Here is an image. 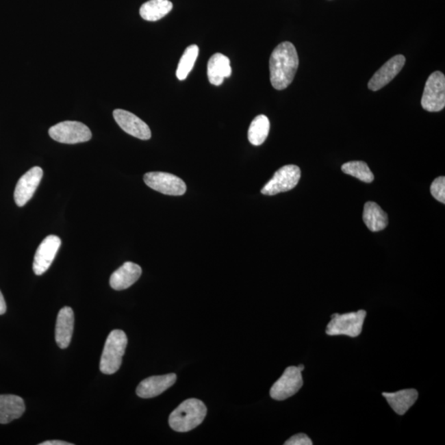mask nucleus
<instances>
[{
    "instance_id": "f257e3e1",
    "label": "nucleus",
    "mask_w": 445,
    "mask_h": 445,
    "mask_svg": "<svg viewBox=\"0 0 445 445\" xmlns=\"http://www.w3.org/2000/svg\"><path fill=\"white\" fill-rule=\"evenodd\" d=\"M296 48L289 42L275 48L270 58V79L274 88L283 90L293 82L298 67Z\"/></svg>"
},
{
    "instance_id": "f03ea898",
    "label": "nucleus",
    "mask_w": 445,
    "mask_h": 445,
    "mask_svg": "<svg viewBox=\"0 0 445 445\" xmlns=\"http://www.w3.org/2000/svg\"><path fill=\"white\" fill-rule=\"evenodd\" d=\"M207 414L203 402L196 398L184 400L169 416L168 423L173 431L188 432L203 422Z\"/></svg>"
},
{
    "instance_id": "7ed1b4c3",
    "label": "nucleus",
    "mask_w": 445,
    "mask_h": 445,
    "mask_svg": "<svg viewBox=\"0 0 445 445\" xmlns=\"http://www.w3.org/2000/svg\"><path fill=\"white\" fill-rule=\"evenodd\" d=\"M127 335L121 330H113L105 343L100 361V370L105 374H113L118 371L125 348L127 346Z\"/></svg>"
},
{
    "instance_id": "20e7f679",
    "label": "nucleus",
    "mask_w": 445,
    "mask_h": 445,
    "mask_svg": "<svg viewBox=\"0 0 445 445\" xmlns=\"http://www.w3.org/2000/svg\"><path fill=\"white\" fill-rule=\"evenodd\" d=\"M366 317L365 310L331 315V320L327 325L326 333L329 335H345L351 338L358 337L361 333Z\"/></svg>"
},
{
    "instance_id": "39448f33",
    "label": "nucleus",
    "mask_w": 445,
    "mask_h": 445,
    "mask_svg": "<svg viewBox=\"0 0 445 445\" xmlns=\"http://www.w3.org/2000/svg\"><path fill=\"white\" fill-rule=\"evenodd\" d=\"M49 135L58 142L68 144L87 142L92 139V132L86 125L72 120L53 125L49 129Z\"/></svg>"
},
{
    "instance_id": "423d86ee",
    "label": "nucleus",
    "mask_w": 445,
    "mask_h": 445,
    "mask_svg": "<svg viewBox=\"0 0 445 445\" xmlns=\"http://www.w3.org/2000/svg\"><path fill=\"white\" fill-rule=\"evenodd\" d=\"M422 106L430 112L442 111L445 107V76L435 71L429 77L422 99Z\"/></svg>"
},
{
    "instance_id": "0eeeda50",
    "label": "nucleus",
    "mask_w": 445,
    "mask_h": 445,
    "mask_svg": "<svg viewBox=\"0 0 445 445\" xmlns=\"http://www.w3.org/2000/svg\"><path fill=\"white\" fill-rule=\"evenodd\" d=\"M301 177V168L296 165H286L275 173L273 177L262 189L263 195L274 196L292 190Z\"/></svg>"
},
{
    "instance_id": "6e6552de",
    "label": "nucleus",
    "mask_w": 445,
    "mask_h": 445,
    "mask_svg": "<svg viewBox=\"0 0 445 445\" xmlns=\"http://www.w3.org/2000/svg\"><path fill=\"white\" fill-rule=\"evenodd\" d=\"M144 181L148 187L165 195L183 196L187 191L184 181L171 173H148L144 176Z\"/></svg>"
},
{
    "instance_id": "1a4fd4ad",
    "label": "nucleus",
    "mask_w": 445,
    "mask_h": 445,
    "mask_svg": "<svg viewBox=\"0 0 445 445\" xmlns=\"http://www.w3.org/2000/svg\"><path fill=\"white\" fill-rule=\"evenodd\" d=\"M301 373L298 367L287 368L284 374L270 388V396L275 400H283L297 394L303 384Z\"/></svg>"
},
{
    "instance_id": "9d476101",
    "label": "nucleus",
    "mask_w": 445,
    "mask_h": 445,
    "mask_svg": "<svg viewBox=\"0 0 445 445\" xmlns=\"http://www.w3.org/2000/svg\"><path fill=\"white\" fill-rule=\"evenodd\" d=\"M62 245V240L55 236H47L36 250L34 262V272L36 276H40L47 272L53 262Z\"/></svg>"
},
{
    "instance_id": "9b49d317",
    "label": "nucleus",
    "mask_w": 445,
    "mask_h": 445,
    "mask_svg": "<svg viewBox=\"0 0 445 445\" xmlns=\"http://www.w3.org/2000/svg\"><path fill=\"white\" fill-rule=\"evenodd\" d=\"M42 177L43 170L40 167H34L20 178L14 192V201L19 207L25 205L31 199Z\"/></svg>"
},
{
    "instance_id": "f8f14e48",
    "label": "nucleus",
    "mask_w": 445,
    "mask_h": 445,
    "mask_svg": "<svg viewBox=\"0 0 445 445\" xmlns=\"http://www.w3.org/2000/svg\"><path fill=\"white\" fill-rule=\"evenodd\" d=\"M113 117L119 127L129 135L143 140L151 138V131L149 125L133 113L123 109H116L113 112Z\"/></svg>"
},
{
    "instance_id": "ddd939ff",
    "label": "nucleus",
    "mask_w": 445,
    "mask_h": 445,
    "mask_svg": "<svg viewBox=\"0 0 445 445\" xmlns=\"http://www.w3.org/2000/svg\"><path fill=\"white\" fill-rule=\"evenodd\" d=\"M406 58L403 55L394 56L388 60L379 70L375 73L368 84V87L372 91H378L385 87L403 70Z\"/></svg>"
},
{
    "instance_id": "4468645a",
    "label": "nucleus",
    "mask_w": 445,
    "mask_h": 445,
    "mask_svg": "<svg viewBox=\"0 0 445 445\" xmlns=\"http://www.w3.org/2000/svg\"><path fill=\"white\" fill-rule=\"evenodd\" d=\"M177 381L175 374L152 376L143 380L136 388V394L142 398H152L163 394Z\"/></svg>"
},
{
    "instance_id": "2eb2a0df",
    "label": "nucleus",
    "mask_w": 445,
    "mask_h": 445,
    "mask_svg": "<svg viewBox=\"0 0 445 445\" xmlns=\"http://www.w3.org/2000/svg\"><path fill=\"white\" fill-rule=\"evenodd\" d=\"M74 325V312L70 307H63L59 312L55 326V342L62 349H66L70 346Z\"/></svg>"
},
{
    "instance_id": "dca6fc26",
    "label": "nucleus",
    "mask_w": 445,
    "mask_h": 445,
    "mask_svg": "<svg viewBox=\"0 0 445 445\" xmlns=\"http://www.w3.org/2000/svg\"><path fill=\"white\" fill-rule=\"evenodd\" d=\"M141 274H142V269L139 265L131 262H125L112 273L110 285L116 290L128 289L139 280Z\"/></svg>"
},
{
    "instance_id": "f3484780",
    "label": "nucleus",
    "mask_w": 445,
    "mask_h": 445,
    "mask_svg": "<svg viewBox=\"0 0 445 445\" xmlns=\"http://www.w3.org/2000/svg\"><path fill=\"white\" fill-rule=\"evenodd\" d=\"M232 74L230 60L227 56L216 53L210 58L207 66V75L209 83L220 86L225 78Z\"/></svg>"
},
{
    "instance_id": "a211bd4d",
    "label": "nucleus",
    "mask_w": 445,
    "mask_h": 445,
    "mask_svg": "<svg viewBox=\"0 0 445 445\" xmlns=\"http://www.w3.org/2000/svg\"><path fill=\"white\" fill-rule=\"evenodd\" d=\"M383 396L396 414L403 416L414 405L418 398V392L414 388L396 392H383Z\"/></svg>"
},
{
    "instance_id": "6ab92c4d",
    "label": "nucleus",
    "mask_w": 445,
    "mask_h": 445,
    "mask_svg": "<svg viewBox=\"0 0 445 445\" xmlns=\"http://www.w3.org/2000/svg\"><path fill=\"white\" fill-rule=\"evenodd\" d=\"M25 411L23 398L16 395H0V424H8L21 418Z\"/></svg>"
},
{
    "instance_id": "aec40b11",
    "label": "nucleus",
    "mask_w": 445,
    "mask_h": 445,
    "mask_svg": "<svg viewBox=\"0 0 445 445\" xmlns=\"http://www.w3.org/2000/svg\"><path fill=\"white\" fill-rule=\"evenodd\" d=\"M363 220L372 232L381 231L388 225L387 214L373 201L367 202L364 207Z\"/></svg>"
},
{
    "instance_id": "412c9836",
    "label": "nucleus",
    "mask_w": 445,
    "mask_h": 445,
    "mask_svg": "<svg viewBox=\"0 0 445 445\" xmlns=\"http://www.w3.org/2000/svg\"><path fill=\"white\" fill-rule=\"evenodd\" d=\"M173 7L169 0H149L141 6L140 14L147 21L156 22L169 14Z\"/></svg>"
},
{
    "instance_id": "4be33fe9",
    "label": "nucleus",
    "mask_w": 445,
    "mask_h": 445,
    "mask_svg": "<svg viewBox=\"0 0 445 445\" xmlns=\"http://www.w3.org/2000/svg\"><path fill=\"white\" fill-rule=\"evenodd\" d=\"M270 131V120L265 115L255 117L249 129V142L256 147L265 142Z\"/></svg>"
},
{
    "instance_id": "5701e85b",
    "label": "nucleus",
    "mask_w": 445,
    "mask_h": 445,
    "mask_svg": "<svg viewBox=\"0 0 445 445\" xmlns=\"http://www.w3.org/2000/svg\"><path fill=\"white\" fill-rule=\"evenodd\" d=\"M198 54H199V47L196 44H192L185 50L177 68L176 75L178 79L185 80L187 79L190 72L195 66Z\"/></svg>"
},
{
    "instance_id": "b1692460",
    "label": "nucleus",
    "mask_w": 445,
    "mask_h": 445,
    "mask_svg": "<svg viewBox=\"0 0 445 445\" xmlns=\"http://www.w3.org/2000/svg\"><path fill=\"white\" fill-rule=\"evenodd\" d=\"M342 170L344 173L358 178L364 183H370L374 179V174L371 172L369 166L363 161L348 162L342 165Z\"/></svg>"
},
{
    "instance_id": "393cba45",
    "label": "nucleus",
    "mask_w": 445,
    "mask_h": 445,
    "mask_svg": "<svg viewBox=\"0 0 445 445\" xmlns=\"http://www.w3.org/2000/svg\"><path fill=\"white\" fill-rule=\"evenodd\" d=\"M431 193L433 197L441 203H445V177H439L433 181L431 186Z\"/></svg>"
},
{
    "instance_id": "a878e982",
    "label": "nucleus",
    "mask_w": 445,
    "mask_h": 445,
    "mask_svg": "<svg viewBox=\"0 0 445 445\" xmlns=\"http://www.w3.org/2000/svg\"><path fill=\"white\" fill-rule=\"evenodd\" d=\"M285 445H312L313 442L305 434H298L291 437L286 441Z\"/></svg>"
},
{
    "instance_id": "bb28decb",
    "label": "nucleus",
    "mask_w": 445,
    "mask_h": 445,
    "mask_svg": "<svg viewBox=\"0 0 445 445\" xmlns=\"http://www.w3.org/2000/svg\"><path fill=\"white\" fill-rule=\"evenodd\" d=\"M73 444L64 442L62 440H48L39 444V445H72Z\"/></svg>"
},
{
    "instance_id": "cd10ccee",
    "label": "nucleus",
    "mask_w": 445,
    "mask_h": 445,
    "mask_svg": "<svg viewBox=\"0 0 445 445\" xmlns=\"http://www.w3.org/2000/svg\"><path fill=\"white\" fill-rule=\"evenodd\" d=\"M6 309L7 307L5 298H3L1 291H0V315L5 314Z\"/></svg>"
},
{
    "instance_id": "c85d7f7f",
    "label": "nucleus",
    "mask_w": 445,
    "mask_h": 445,
    "mask_svg": "<svg viewBox=\"0 0 445 445\" xmlns=\"http://www.w3.org/2000/svg\"><path fill=\"white\" fill-rule=\"evenodd\" d=\"M298 369L302 372L303 370H305V366L303 365L298 366Z\"/></svg>"
}]
</instances>
